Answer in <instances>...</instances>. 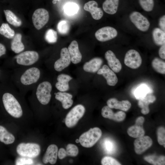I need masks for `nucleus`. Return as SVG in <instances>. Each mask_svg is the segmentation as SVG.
<instances>
[{"mask_svg":"<svg viewBox=\"0 0 165 165\" xmlns=\"http://www.w3.org/2000/svg\"><path fill=\"white\" fill-rule=\"evenodd\" d=\"M10 81L23 95L32 90L42 79L39 66L22 67L11 70Z\"/></svg>","mask_w":165,"mask_h":165,"instance_id":"nucleus-1","label":"nucleus"},{"mask_svg":"<svg viewBox=\"0 0 165 165\" xmlns=\"http://www.w3.org/2000/svg\"><path fill=\"white\" fill-rule=\"evenodd\" d=\"M40 58L39 53L34 50H28L20 53L2 66L6 68L12 70L22 67L39 66Z\"/></svg>","mask_w":165,"mask_h":165,"instance_id":"nucleus-2","label":"nucleus"},{"mask_svg":"<svg viewBox=\"0 0 165 165\" xmlns=\"http://www.w3.org/2000/svg\"><path fill=\"white\" fill-rule=\"evenodd\" d=\"M52 85L49 81L42 79L31 90L32 97L42 105L49 104L51 99Z\"/></svg>","mask_w":165,"mask_h":165,"instance_id":"nucleus-3","label":"nucleus"},{"mask_svg":"<svg viewBox=\"0 0 165 165\" xmlns=\"http://www.w3.org/2000/svg\"><path fill=\"white\" fill-rule=\"evenodd\" d=\"M101 135L102 131L99 128L97 127L91 128L80 136L79 141L83 147L90 148L98 141Z\"/></svg>","mask_w":165,"mask_h":165,"instance_id":"nucleus-4","label":"nucleus"},{"mask_svg":"<svg viewBox=\"0 0 165 165\" xmlns=\"http://www.w3.org/2000/svg\"><path fill=\"white\" fill-rule=\"evenodd\" d=\"M40 145L34 143H21L17 146V153L23 157L34 158L37 157L40 152Z\"/></svg>","mask_w":165,"mask_h":165,"instance_id":"nucleus-5","label":"nucleus"},{"mask_svg":"<svg viewBox=\"0 0 165 165\" xmlns=\"http://www.w3.org/2000/svg\"><path fill=\"white\" fill-rule=\"evenodd\" d=\"M85 109L83 105H78L74 107L68 113L65 119L66 126L71 128L75 126L83 116Z\"/></svg>","mask_w":165,"mask_h":165,"instance_id":"nucleus-6","label":"nucleus"},{"mask_svg":"<svg viewBox=\"0 0 165 165\" xmlns=\"http://www.w3.org/2000/svg\"><path fill=\"white\" fill-rule=\"evenodd\" d=\"M49 18V13L46 10L43 8H39L36 9L33 13L32 22L35 28L39 30L47 23Z\"/></svg>","mask_w":165,"mask_h":165,"instance_id":"nucleus-7","label":"nucleus"},{"mask_svg":"<svg viewBox=\"0 0 165 165\" xmlns=\"http://www.w3.org/2000/svg\"><path fill=\"white\" fill-rule=\"evenodd\" d=\"M129 18L131 21L140 31L145 32L149 29L150 26L149 20L141 13L137 11L133 12L130 14Z\"/></svg>","mask_w":165,"mask_h":165,"instance_id":"nucleus-8","label":"nucleus"},{"mask_svg":"<svg viewBox=\"0 0 165 165\" xmlns=\"http://www.w3.org/2000/svg\"><path fill=\"white\" fill-rule=\"evenodd\" d=\"M142 62L141 57L136 50L130 49L126 53L124 63L128 67L134 69L137 68L141 65Z\"/></svg>","mask_w":165,"mask_h":165,"instance_id":"nucleus-9","label":"nucleus"},{"mask_svg":"<svg viewBox=\"0 0 165 165\" xmlns=\"http://www.w3.org/2000/svg\"><path fill=\"white\" fill-rule=\"evenodd\" d=\"M117 35V30L110 26H106L100 28L96 32L95 34L96 38L101 42L112 39L116 38Z\"/></svg>","mask_w":165,"mask_h":165,"instance_id":"nucleus-10","label":"nucleus"},{"mask_svg":"<svg viewBox=\"0 0 165 165\" xmlns=\"http://www.w3.org/2000/svg\"><path fill=\"white\" fill-rule=\"evenodd\" d=\"M71 60L68 49L64 47L60 52V57L54 62L53 68L57 72H60L68 67L70 64Z\"/></svg>","mask_w":165,"mask_h":165,"instance_id":"nucleus-11","label":"nucleus"},{"mask_svg":"<svg viewBox=\"0 0 165 165\" xmlns=\"http://www.w3.org/2000/svg\"><path fill=\"white\" fill-rule=\"evenodd\" d=\"M152 143V139L148 136L138 138L134 142L135 152L138 154H141L150 148Z\"/></svg>","mask_w":165,"mask_h":165,"instance_id":"nucleus-12","label":"nucleus"},{"mask_svg":"<svg viewBox=\"0 0 165 165\" xmlns=\"http://www.w3.org/2000/svg\"><path fill=\"white\" fill-rule=\"evenodd\" d=\"M145 119L142 116L138 117L135 120V124L130 127L127 129V133L131 137L138 138L144 136L145 131L143 124Z\"/></svg>","mask_w":165,"mask_h":165,"instance_id":"nucleus-13","label":"nucleus"},{"mask_svg":"<svg viewBox=\"0 0 165 165\" xmlns=\"http://www.w3.org/2000/svg\"><path fill=\"white\" fill-rule=\"evenodd\" d=\"M97 73L98 75H102L106 79L107 84L110 86H115L118 82V79L116 75L106 65H103Z\"/></svg>","mask_w":165,"mask_h":165,"instance_id":"nucleus-14","label":"nucleus"},{"mask_svg":"<svg viewBox=\"0 0 165 165\" xmlns=\"http://www.w3.org/2000/svg\"><path fill=\"white\" fill-rule=\"evenodd\" d=\"M84 9L89 12L93 18L95 20L100 19L103 16V12L100 8L98 7V4L94 1H90L85 4Z\"/></svg>","mask_w":165,"mask_h":165,"instance_id":"nucleus-15","label":"nucleus"},{"mask_svg":"<svg viewBox=\"0 0 165 165\" xmlns=\"http://www.w3.org/2000/svg\"><path fill=\"white\" fill-rule=\"evenodd\" d=\"M105 57L109 67L114 72L118 73L120 71L122 68V64L112 51H107Z\"/></svg>","mask_w":165,"mask_h":165,"instance_id":"nucleus-16","label":"nucleus"},{"mask_svg":"<svg viewBox=\"0 0 165 165\" xmlns=\"http://www.w3.org/2000/svg\"><path fill=\"white\" fill-rule=\"evenodd\" d=\"M101 113L104 117L112 119L117 122L123 121L126 116V113L122 111L114 113L111 108L108 106H105L102 108Z\"/></svg>","mask_w":165,"mask_h":165,"instance_id":"nucleus-17","label":"nucleus"},{"mask_svg":"<svg viewBox=\"0 0 165 165\" xmlns=\"http://www.w3.org/2000/svg\"><path fill=\"white\" fill-rule=\"evenodd\" d=\"M58 147L54 144L50 145L42 158V161L45 164L49 163L51 164H55L57 161Z\"/></svg>","mask_w":165,"mask_h":165,"instance_id":"nucleus-18","label":"nucleus"},{"mask_svg":"<svg viewBox=\"0 0 165 165\" xmlns=\"http://www.w3.org/2000/svg\"><path fill=\"white\" fill-rule=\"evenodd\" d=\"M68 49L72 62L74 64L79 63L82 59V55L79 50L77 42L75 40L72 41Z\"/></svg>","mask_w":165,"mask_h":165,"instance_id":"nucleus-19","label":"nucleus"},{"mask_svg":"<svg viewBox=\"0 0 165 165\" xmlns=\"http://www.w3.org/2000/svg\"><path fill=\"white\" fill-rule=\"evenodd\" d=\"M107 104V106L111 108L119 109L124 111H127L131 106V103L128 100L119 101L115 98L109 99Z\"/></svg>","mask_w":165,"mask_h":165,"instance_id":"nucleus-20","label":"nucleus"},{"mask_svg":"<svg viewBox=\"0 0 165 165\" xmlns=\"http://www.w3.org/2000/svg\"><path fill=\"white\" fill-rule=\"evenodd\" d=\"M72 79L68 75L61 74L57 77V81L55 82V86L59 91L64 92L67 91L69 89V82Z\"/></svg>","mask_w":165,"mask_h":165,"instance_id":"nucleus-21","label":"nucleus"},{"mask_svg":"<svg viewBox=\"0 0 165 165\" xmlns=\"http://www.w3.org/2000/svg\"><path fill=\"white\" fill-rule=\"evenodd\" d=\"M54 94L55 99L61 102L64 108L67 109L73 104L72 96L71 94L59 91L55 92Z\"/></svg>","mask_w":165,"mask_h":165,"instance_id":"nucleus-22","label":"nucleus"},{"mask_svg":"<svg viewBox=\"0 0 165 165\" xmlns=\"http://www.w3.org/2000/svg\"><path fill=\"white\" fill-rule=\"evenodd\" d=\"M156 100V97L150 93L147 94L144 97L139 100L138 105L141 108V113L144 115L148 114L149 112V104L154 102Z\"/></svg>","mask_w":165,"mask_h":165,"instance_id":"nucleus-23","label":"nucleus"},{"mask_svg":"<svg viewBox=\"0 0 165 165\" xmlns=\"http://www.w3.org/2000/svg\"><path fill=\"white\" fill-rule=\"evenodd\" d=\"M103 62L102 59L100 57L94 58L84 64L83 69L87 72L95 73L99 69Z\"/></svg>","mask_w":165,"mask_h":165,"instance_id":"nucleus-24","label":"nucleus"},{"mask_svg":"<svg viewBox=\"0 0 165 165\" xmlns=\"http://www.w3.org/2000/svg\"><path fill=\"white\" fill-rule=\"evenodd\" d=\"M22 35L17 33L14 35L11 42V50L16 53H19L24 50L25 46L21 41Z\"/></svg>","mask_w":165,"mask_h":165,"instance_id":"nucleus-25","label":"nucleus"},{"mask_svg":"<svg viewBox=\"0 0 165 165\" xmlns=\"http://www.w3.org/2000/svg\"><path fill=\"white\" fill-rule=\"evenodd\" d=\"M119 0H105L102 4L104 11L111 15L115 14L118 10Z\"/></svg>","mask_w":165,"mask_h":165,"instance_id":"nucleus-26","label":"nucleus"},{"mask_svg":"<svg viewBox=\"0 0 165 165\" xmlns=\"http://www.w3.org/2000/svg\"><path fill=\"white\" fill-rule=\"evenodd\" d=\"M13 135L3 126L0 125V141L6 145L12 144L15 141Z\"/></svg>","mask_w":165,"mask_h":165,"instance_id":"nucleus-27","label":"nucleus"},{"mask_svg":"<svg viewBox=\"0 0 165 165\" xmlns=\"http://www.w3.org/2000/svg\"><path fill=\"white\" fill-rule=\"evenodd\" d=\"M165 32L158 28H156L153 29L152 37L153 41L156 45L161 46L165 44Z\"/></svg>","mask_w":165,"mask_h":165,"instance_id":"nucleus-28","label":"nucleus"},{"mask_svg":"<svg viewBox=\"0 0 165 165\" xmlns=\"http://www.w3.org/2000/svg\"><path fill=\"white\" fill-rule=\"evenodd\" d=\"M6 20L10 24L15 27H20L22 24L21 20L9 10H4Z\"/></svg>","mask_w":165,"mask_h":165,"instance_id":"nucleus-29","label":"nucleus"},{"mask_svg":"<svg viewBox=\"0 0 165 165\" xmlns=\"http://www.w3.org/2000/svg\"><path fill=\"white\" fill-rule=\"evenodd\" d=\"M144 160L154 165H163L165 163V157L164 156L148 155L145 156Z\"/></svg>","mask_w":165,"mask_h":165,"instance_id":"nucleus-30","label":"nucleus"},{"mask_svg":"<svg viewBox=\"0 0 165 165\" xmlns=\"http://www.w3.org/2000/svg\"><path fill=\"white\" fill-rule=\"evenodd\" d=\"M151 64L154 70L157 72L165 74V62L158 57H155L152 60Z\"/></svg>","mask_w":165,"mask_h":165,"instance_id":"nucleus-31","label":"nucleus"},{"mask_svg":"<svg viewBox=\"0 0 165 165\" xmlns=\"http://www.w3.org/2000/svg\"><path fill=\"white\" fill-rule=\"evenodd\" d=\"M0 34L9 39L13 38L15 35V31L7 23H2L0 27Z\"/></svg>","mask_w":165,"mask_h":165,"instance_id":"nucleus-32","label":"nucleus"},{"mask_svg":"<svg viewBox=\"0 0 165 165\" xmlns=\"http://www.w3.org/2000/svg\"><path fill=\"white\" fill-rule=\"evenodd\" d=\"M151 92L147 86L141 85L135 90L134 93V96L137 99L139 100L144 97L147 94L151 93Z\"/></svg>","mask_w":165,"mask_h":165,"instance_id":"nucleus-33","label":"nucleus"},{"mask_svg":"<svg viewBox=\"0 0 165 165\" xmlns=\"http://www.w3.org/2000/svg\"><path fill=\"white\" fill-rule=\"evenodd\" d=\"M102 146L105 152L109 154L113 153L116 150L114 142L110 139L106 138L104 140Z\"/></svg>","mask_w":165,"mask_h":165,"instance_id":"nucleus-34","label":"nucleus"},{"mask_svg":"<svg viewBox=\"0 0 165 165\" xmlns=\"http://www.w3.org/2000/svg\"><path fill=\"white\" fill-rule=\"evenodd\" d=\"M70 24L68 21L62 20L58 23L57 29L59 33L65 35L68 33L70 29Z\"/></svg>","mask_w":165,"mask_h":165,"instance_id":"nucleus-35","label":"nucleus"},{"mask_svg":"<svg viewBox=\"0 0 165 165\" xmlns=\"http://www.w3.org/2000/svg\"><path fill=\"white\" fill-rule=\"evenodd\" d=\"M11 70L0 66V83L10 82Z\"/></svg>","mask_w":165,"mask_h":165,"instance_id":"nucleus-36","label":"nucleus"},{"mask_svg":"<svg viewBox=\"0 0 165 165\" xmlns=\"http://www.w3.org/2000/svg\"><path fill=\"white\" fill-rule=\"evenodd\" d=\"M46 41L49 43H53L56 42L57 39V31L51 29H48L45 35Z\"/></svg>","mask_w":165,"mask_h":165,"instance_id":"nucleus-37","label":"nucleus"},{"mask_svg":"<svg viewBox=\"0 0 165 165\" xmlns=\"http://www.w3.org/2000/svg\"><path fill=\"white\" fill-rule=\"evenodd\" d=\"M64 12L68 15H72L76 13L79 9V7L77 4L74 3H67L64 6Z\"/></svg>","mask_w":165,"mask_h":165,"instance_id":"nucleus-38","label":"nucleus"},{"mask_svg":"<svg viewBox=\"0 0 165 165\" xmlns=\"http://www.w3.org/2000/svg\"><path fill=\"white\" fill-rule=\"evenodd\" d=\"M139 4L142 9L146 12L152 11L154 7V0H138Z\"/></svg>","mask_w":165,"mask_h":165,"instance_id":"nucleus-39","label":"nucleus"},{"mask_svg":"<svg viewBox=\"0 0 165 165\" xmlns=\"http://www.w3.org/2000/svg\"><path fill=\"white\" fill-rule=\"evenodd\" d=\"M157 140L158 143L163 145L165 147V129L162 126L159 127L157 130Z\"/></svg>","mask_w":165,"mask_h":165,"instance_id":"nucleus-40","label":"nucleus"},{"mask_svg":"<svg viewBox=\"0 0 165 165\" xmlns=\"http://www.w3.org/2000/svg\"><path fill=\"white\" fill-rule=\"evenodd\" d=\"M66 151L67 155L71 156H76L79 152L78 147L76 145L72 144L67 145Z\"/></svg>","mask_w":165,"mask_h":165,"instance_id":"nucleus-41","label":"nucleus"},{"mask_svg":"<svg viewBox=\"0 0 165 165\" xmlns=\"http://www.w3.org/2000/svg\"><path fill=\"white\" fill-rule=\"evenodd\" d=\"M103 165H120L121 164L113 158L109 156H105L101 160Z\"/></svg>","mask_w":165,"mask_h":165,"instance_id":"nucleus-42","label":"nucleus"},{"mask_svg":"<svg viewBox=\"0 0 165 165\" xmlns=\"http://www.w3.org/2000/svg\"><path fill=\"white\" fill-rule=\"evenodd\" d=\"M33 163V160L31 158L23 156L17 158L15 162L16 165H32Z\"/></svg>","mask_w":165,"mask_h":165,"instance_id":"nucleus-43","label":"nucleus"},{"mask_svg":"<svg viewBox=\"0 0 165 165\" xmlns=\"http://www.w3.org/2000/svg\"><path fill=\"white\" fill-rule=\"evenodd\" d=\"M159 25L160 28L164 31H165V15H163L161 16L159 20Z\"/></svg>","mask_w":165,"mask_h":165,"instance_id":"nucleus-44","label":"nucleus"},{"mask_svg":"<svg viewBox=\"0 0 165 165\" xmlns=\"http://www.w3.org/2000/svg\"><path fill=\"white\" fill-rule=\"evenodd\" d=\"M57 155L59 159H64L67 156L66 150L63 148H60L58 152Z\"/></svg>","mask_w":165,"mask_h":165,"instance_id":"nucleus-45","label":"nucleus"},{"mask_svg":"<svg viewBox=\"0 0 165 165\" xmlns=\"http://www.w3.org/2000/svg\"><path fill=\"white\" fill-rule=\"evenodd\" d=\"M159 54L160 57L162 59H165V44H163L160 48L159 50Z\"/></svg>","mask_w":165,"mask_h":165,"instance_id":"nucleus-46","label":"nucleus"},{"mask_svg":"<svg viewBox=\"0 0 165 165\" xmlns=\"http://www.w3.org/2000/svg\"><path fill=\"white\" fill-rule=\"evenodd\" d=\"M6 49L5 46L0 43V58L6 53Z\"/></svg>","mask_w":165,"mask_h":165,"instance_id":"nucleus-47","label":"nucleus"},{"mask_svg":"<svg viewBox=\"0 0 165 165\" xmlns=\"http://www.w3.org/2000/svg\"><path fill=\"white\" fill-rule=\"evenodd\" d=\"M57 1H56L55 0H53L52 1V3L54 4H56L57 3Z\"/></svg>","mask_w":165,"mask_h":165,"instance_id":"nucleus-48","label":"nucleus"},{"mask_svg":"<svg viewBox=\"0 0 165 165\" xmlns=\"http://www.w3.org/2000/svg\"><path fill=\"white\" fill-rule=\"evenodd\" d=\"M55 0V1H59V0Z\"/></svg>","mask_w":165,"mask_h":165,"instance_id":"nucleus-49","label":"nucleus"}]
</instances>
